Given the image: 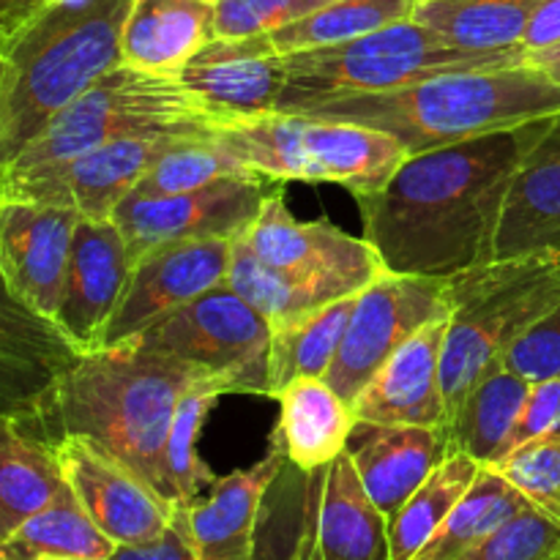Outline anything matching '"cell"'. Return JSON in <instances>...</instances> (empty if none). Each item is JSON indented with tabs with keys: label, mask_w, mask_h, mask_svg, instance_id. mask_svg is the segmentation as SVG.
<instances>
[{
	"label": "cell",
	"mask_w": 560,
	"mask_h": 560,
	"mask_svg": "<svg viewBox=\"0 0 560 560\" xmlns=\"http://www.w3.org/2000/svg\"><path fill=\"white\" fill-rule=\"evenodd\" d=\"M547 120L408 153L381 189L355 197L383 271L452 279L495 260L509 184Z\"/></svg>",
	"instance_id": "1"
},
{
	"label": "cell",
	"mask_w": 560,
	"mask_h": 560,
	"mask_svg": "<svg viewBox=\"0 0 560 560\" xmlns=\"http://www.w3.org/2000/svg\"><path fill=\"white\" fill-rule=\"evenodd\" d=\"M202 377L213 375L129 339L82 353L42 410L22 421L52 446L85 438L170 501L164 443L180 397Z\"/></svg>",
	"instance_id": "2"
},
{
	"label": "cell",
	"mask_w": 560,
	"mask_h": 560,
	"mask_svg": "<svg viewBox=\"0 0 560 560\" xmlns=\"http://www.w3.org/2000/svg\"><path fill=\"white\" fill-rule=\"evenodd\" d=\"M301 115L370 126L397 137L408 153H421L560 115V85L530 63L481 66L337 98Z\"/></svg>",
	"instance_id": "3"
},
{
	"label": "cell",
	"mask_w": 560,
	"mask_h": 560,
	"mask_svg": "<svg viewBox=\"0 0 560 560\" xmlns=\"http://www.w3.org/2000/svg\"><path fill=\"white\" fill-rule=\"evenodd\" d=\"M131 0H49L9 36L0 170L77 96L120 66Z\"/></svg>",
	"instance_id": "4"
},
{
	"label": "cell",
	"mask_w": 560,
	"mask_h": 560,
	"mask_svg": "<svg viewBox=\"0 0 560 560\" xmlns=\"http://www.w3.org/2000/svg\"><path fill=\"white\" fill-rule=\"evenodd\" d=\"M448 315L441 355L446 430L470 388L498 370L506 350L560 304V255L490 260L446 282Z\"/></svg>",
	"instance_id": "5"
},
{
	"label": "cell",
	"mask_w": 560,
	"mask_h": 560,
	"mask_svg": "<svg viewBox=\"0 0 560 560\" xmlns=\"http://www.w3.org/2000/svg\"><path fill=\"white\" fill-rule=\"evenodd\" d=\"M255 560H392L388 520L348 452L317 470L284 463L262 503Z\"/></svg>",
	"instance_id": "6"
},
{
	"label": "cell",
	"mask_w": 560,
	"mask_h": 560,
	"mask_svg": "<svg viewBox=\"0 0 560 560\" xmlns=\"http://www.w3.org/2000/svg\"><path fill=\"white\" fill-rule=\"evenodd\" d=\"M222 131L178 82L120 63L60 109L0 175L55 167L93 148L135 137H202Z\"/></svg>",
	"instance_id": "7"
},
{
	"label": "cell",
	"mask_w": 560,
	"mask_h": 560,
	"mask_svg": "<svg viewBox=\"0 0 560 560\" xmlns=\"http://www.w3.org/2000/svg\"><path fill=\"white\" fill-rule=\"evenodd\" d=\"M501 63H523V58L520 52L454 47L410 16L353 42L284 55L288 85L279 98V113H304L337 98L394 91L443 71Z\"/></svg>",
	"instance_id": "8"
},
{
	"label": "cell",
	"mask_w": 560,
	"mask_h": 560,
	"mask_svg": "<svg viewBox=\"0 0 560 560\" xmlns=\"http://www.w3.org/2000/svg\"><path fill=\"white\" fill-rule=\"evenodd\" d=\"M230 153L277 180L339 184L353 197L381 189L408 159L397 137L370 126L273 113L217 131Z\"/></svg>",
	"instance_id": "9"
},
{
	"label": "cell",
	"mask_w": 560,
	"mask_h": 560,
	"mask_svg": "<svg viewBox=\"0 0 560 560\" xmlns=\"http://www.w3.org/2000/svg\"><path fill=\"white\" fill-rule=\"evenodd\" d=\"M271 320L222 284L180 306L135 342L222 377L230 394L271 397Z\"/></svg>",
	"instance_id": "10"
},
{
	"label": "cell",
	"mask_w": 560,
	"mask_h": 560,
	"mask_svg": "<svg viewBox=\"0 0 560 560\" xmlns=\"http://www.w3.org/2000/svg\"><path fill=\"white\" fill-rule=\"evenodd\" d=\"M448 279L377 273L355 299L326 381L334 392L353 405L361 388L392 359L405 339L413 337L424 323L448 315Z\"/></svg>",
	"instance_id": "11"
},
{
	"label": "cell",
	"mask_w": 560,
	"mask_h": 560,
	"mask_svg": "<svg viewBox=\"0 0 560 560\" xmlns=\"http://www.w3.org/2000/svg\"><path fill=\"white\" fill-rule=\"evenodd\" d=\"M282 180L268 175H233L173 197L129 195L113 213L131 262L153 246L186 238H238L249 230Z\"/></svg>",
	"instance_id": "12"
},
{
	"label": "cell",
	"mask_w": 560,
	"mask_h": 560,
	"mask_svg": "<svg viewBox=\"0 0 560 560\" xmlns=\"http://www.w3.org/2000/svg\"><path fill=\"white\" fill-rule=\"evenodd\" d=\"M233 249L235 238H186L137 257L98 348L129 342L208 290L222 288Z\"/></svg>",
	"instance_id": "13"
},
{
	"label": "cell",
	"mask_w": 560,
	"mask_h": 560,
	"mask_svg": "<svg viewBox=\"0 0 560 560\" xmlns=\"http://www.w3.org/2000/svg\"><path fill=\"white\" fill-rule=\"evenodd\" d=\"M178 137H135L93 148L55 167L0 175V200L71 208L85 219H113L148 170Z\"/></svg>",
	"instance_id": "14"
},
{
	"label": "cell",
	"mask_w": 560,
	"mask_h": 560,
	"mask_svg": "<svg viewBox=\"0 0 560 560\" xmlns=\"http://www.w3.org/2000/svg\"><path fill=\"white\" fill-rule=\"evenodd\" d=\"M184 91L222 129L279 113L288 85L284 55L273 49L268 33L244 38H213L180 69Z\"/></svg>",
	"instance_id": "15"
},
{
	"label": "cell",
	"mask_w": 560,
	"mask_h": 560,
	"mask_svg": "<svg viewBox=\"0 0 560 560\" xmlns=\"http://www.w3.org/2000/svg\"><path fill=\"white\" fill-rule=\"evenodd\" d=\"M55 452L71 495L115 547L142 545L167 528L175 503L113 454L85 438H60Z\"/></svg>",
	"instance_id": "16"
},
{
	"label": "cell",
	"mask_w": 560,
	"mask_h": 560,
	"mask_svg": "<svg viewBox=\"0 0 560 560\" xmlns=\"http://www.w3.org/2000/svg\"><path fill=\"white\" fill-rule=\"evenodd\" d=\"M80 213L31 200H0V273L25 304L55 320Z\"/></svg>",
	"instance_id": "17"
},
{
	"label": "cell",
	"mask_w": 560,
	"mask_h": 560,
	"mask_svg": "<svg viewBox=\"0 0 560 560\" xmlns=\"http://www.w3.org/2000/svg\"><path fill=\"white\" fill-rule=\"evenodd\" d=\"M80 355L58 323L25 304L0 273V413L36 416Z\"/></svg>",
	"instance_id": "18"
},
{
	"label": "cell",
	"mask_w": 560,
	"mask_h": 560,
	"mask_svg": "<svg viewBox=\"0 0 560 560\" xmlns=\"http://www.w3.org/2000/svg\"><path fill=\"white\" fill-rule=\"evenodd\" d=\"M129 271V246L118 224L113 219L80 217L55 315L58 328L80 353L98 350Z\"/></svg>",
	"instance_id": "19"
},
{
	"label": "cell",
	"mask_w": 560,
	"mask_h": 560,
	"mask_svg": "<svg viewBox=\"0 0 560 560\" xmlns=\"http://www.w3.org/2000/svg\"><path fill=\"white\" fill-rule=\"evenodd\" d=\"M238 241L262 262L284 271L323 273L359 284H370L377 273H383L381 257L364 235H348L328 219L299 222L284 206L282 191L268 197L262 211L249 230L238 235Z\"/></svg>",
	"instance_id": "20"
},
{
	"label": "cell",
	"mask_w": 560,
	"mask_h": 560,
	"mask_svg": "<svg viewBox=\"0 0 560 560\" xmlns=\"http://www.w3.org/2000/svg\"><path fill=\"white\" fill-rule=\"evenodd\" d=\"M452 315V312H448ZM448 315L424 323L375 372L353 399V413L370 424H413L446 430L441 355Z\"/></svg>",
	"instance_id": "21"
},
{
	"label": "cell",
	"mask_w": 560,
	"mask_h": 560,
	"mask_svg": "<svg viewBox=\"0 0 560 560\" xmlns=\"http://www.w3.org/2000/svg\"><path fill=\"white\" fill-rule=\"evenodd\" d=\"M345 452L370 501L383 517L392 520L452 454V446L446 430L438 427L355 421Z\"/></svg>",
	"instance_id": "22"
},
{
	"label": "cell",
	"mask_w": 560,
	"mask_h": 560,
	"mask_svg": "<svg viewBox=\"0 0 560 560\" xmlns=\"http://www.w3.org/2000/svg\"><path fill=\"white\" fill-rule=\"evenodd\" d=\"M560 255V115L520 162L495 235V260Z\"/></svg>",
	"instance_id": "23"
},
{
	"label": "cell",
	"mask_w": 560,
	"mask_h": 560,
	"mask_svg": "<svg viewBox=\"0 0 560 560\" xmlns=\"http://www.w3.org/2000/svg\"><path fill=\"white\" fill-rule=\"evenodd\" d=\"M284 454L271 441L260 463L213 481L206 498L189 503L200 560H255L257 525L268 490L284 468Z\"/></svg>",
	"instance_id": "24"
},
{
	"label": "cell",
	"mask_w": 560,
	"mask_h": 560,
	"mask_svg": "<svg viewBox=\"0 0 560 560\" xmlns=\"http://www.w3.org/2000/svg\"><path fill=\"white\" fill-rule=\"evenodd\" d=\"M217 38V0H131L120 63L159 77L180 69Z\"/></svg>",
	"instance_id": "25"
},
{
	"label": "cell",
	"mask_w": 560,
	"mask_h": 560,
	"mask_svg": "<svg viewBox=\"0 0 560 560\" xmlns=\"http://www.w3.org/2000/svg\"><path fill=\"white\" fill-rule=\"evenodd\" d=\"M279 421L273 443L299 470H317L342 457L355 427L353 405L326 377H299L277 394Z\"/></svg>",
	"instance_id": "26"
},
{
	"label": "cell",
	"mask_w": 560,
	"mask_h": 560,
	"mask_svg": "<svg viewBox=\"0 0 560 560\" xmlns=\"http://www.w3.org/2000/svg\"><path fill=\"white\" fill-rule=\"evenodd\" d=\"M66 487L52 443L22 419L0 413V545Z\"/></svg>",
	"instance_id": "27"
},
{
	"label": "cell",
	"mask_w": 560,
	"mask_h": 560,
	"mask_svg": "<svg viewBox=\"0 0 560 560\" xmlns=\"http://www.w3.org/2000/svg\"><path fill=\"white\" fill-rule=\"evenodd\" d=\"M224 284L244 295L260 315L271 320V326H279L290 317H299L304 312L326 306L366 288V284L350 282V279L273 268L252 255L238 238H235L233 262H230Z\"/></svg>",
	"instance_id": "28"
},
{
	"label": "cell",
	"mask_w": 560,
	"mask_h": 560,
	"mask_svg": "<svg viewBox=\"0 0 560 560\" xmlns=\"http://www.w3.org/2000/svg\"><path fill=\"white\" fill-rule=\"evenodd\" d=\"M528 394L530 383L506 366L487 372L448 421L452 452L468 454L479 465L498 463L506 454Z\"/></svg>",
	"instance_id": "29"
},
{
	"label": "cell",
	"mask_w": 560,
	"mask_h": 560,
	"mask_svg": "<svg viewBox=\"0 0 560 560\" xmlns=\"http://www.w3.org/2000/svg\"><path fill=\"white\" fill-rule=\"evenodd\" d=\"M545 0H419L413 20L470 52H520V38Z\"/></svg>",
	"instance_id": "30"
},
{
	"label": "cell",
	"mask_w": 560,
	"mask_h": 560,
	"mask_svg": "<svg viewBox=\"0 0 560 560\" xmlns=\"http://www.w3.org/2000/svg\"><path fill=\"white\" fill-rule=\"evenodd\" d=\"M359 293L345 295V299L273 326L271 364H268L273 399L288 383L299 381V377H326L337 359Z\"/></svg>",
	"instance_id": "31"
},
{
	"label": "cell",
	"mask_w": 560,
	"mask_h": 560,
	"mask_svg": "<svg viewBox=\"0 0 560 560\" xmlns=\"http://www.w3.org/2000/svg\"><path fill=\"white\" fill-rule=\"evenodd\" d=\"M530 503L492 468L481 465L479 476L465 492L463 501L452 509L432 539L421 547L413 560H459L465 552L501 528L514 514L525 512Z\"/></svg>",
	"instance_id": "32"
},
{
	"label": "cell",
	"mask_w": 560,
	"mask_h": 560,
	"mask_svg": "<svg viewBox=\"0 0 560 560\" xmlns=\"http://www.w3.org/2000/svg\"><path fill=\"white\" fill-rule=\"evenodd\" d=\"M479 470L481 465L463 452H452L432 470L430 479L388 520L392 560H413L419 556L421 547L432 539V534L441 528L452 509L463 501Z\"/></svg>",
	"instance_id": "33"
},
{
	"label": "cell",
	"mask_w": 560,
	"mask_h": 560,
	"mask_svg": "<svg viewBox=\"0 0 560 560\" xmlns=\"http://www.w3.org/2000/svg\"><path fill=\"white\" fill-rule=\"evenodd\" d=\"M224 394H230V388L222 377H202L180 397L164 443V479H167L170 503L197 501L217 481L213 470L197 452V441L208 413Z\"/></svg>",
	"instance_id": "34"
},
{
	"label": "cell",
	"mask_w": 560,
	"mask_h": 560,
	"mask_svg": "<svg viewBox=\"0 0 560 560\" xmlns=\"http://www.w3.org/2000/svg\"><path fill=\"white\" fill-rule=\"evenodd\" d=\"M419 0H334L315 14L268 33L279 55L304 52V49L334 47L370 36L394 22L410 20Z\"/></svg>",
	"instance_id": "35"
},
{
	"label": "cell",
	"mask_w": 560,
	"mask_h": 560,
	"mask_svg": "<svg viewBox=\"0 0 560 560\" xmlns=\"http://www.w3.org/2000/svg\"><path fill=\"white\" fill-rule=\"evenodd\" d=\"M115 545L82 512L77 498L66 487L47 509L27 517L9 539L0 545V560H31L42 552L109 560Z\"/></svg>",
	"instance_id": "36"
},
{
	"label": "cell",
	"mask_w": 560,
	"mask_h": 560,
	"mask_svg": "<svg viewBox=\"0 0 560 560\" xmlns=\"http://www.w3.org/2000/svg\"><path fill=\"white\" fill-rule=\"evenodd\" d=\"M233 175H262L241 162L235 153L222 145L217 135L178 137L162 156L153 162L145 178L131 195L137 197H173L202 189L213 180Z\"/></svg>",
	"instance_id": "37"
},
{
	"label": "cell",
	"mask_w": 560,
	"mask_h": 560,
	"mask_svg": "<svg viewBox=\"0 0 560 560\" xmlns=\"http://www.w3.org/2000/svg\"><path fill=\"white\" fill-rule=\"evenodd\" d=\"M525 501L560 523V438H539L487 465Z\"/></svg>",
	"instance_id": "38"
},
{
	"label": "cell",
	"mask_w": 560,
	"mask_h": 560,
	"mask_svg": "<svg viewBox=\"0 0 560 560\" xmlns=\"http://www.w3.org/2000/svg\"><path fill=\"white\" fill-rule=\"evenodd\" d=\"M459 560H560V523L528 506Z\"/></svg>",
	"instance_id": "39"
},
{
	"label": "cell",
	"mask_w": 560,
	"mask_h": 560,
	"mask_svg": "<svg viewBox=\"0 0 560 560\" xmlns=\"http://www.w3.org/2000/svg\"><path fill=\"white\" fill-rule=\"evenodd\" d=\"M328 3L334 0H217V36H262L293 25Z\"/></svg>",
	"instance_id": "40"
},
{
	"label": "cell",
	"mask_w": 560,
	"mask_h": 560,
	"mask_svg": "<svg viewBox=\"0 0 560 560\" xmlns=\"http://www.w3.org/2000/svg\"><path fill=\"white\" fill-rule=\"evenodd\" d=\"M501 366L528 381L530 386L560 377V304L523 331V337L506 350Z\"/></svg>",
	"instance_id": "41"
},
{
	"label": "cell",
	"mask_w": 560,
	"mask_h": 560,
	"mask_svg": "<svg viewBox=\"0 0 560 560\" xmlns=\"http://www.w3.org/2000/svg\"><path fill=\"white\" fill-rule=\"evenodd\" d=\"M109 560H200L189 523V503H175L167 528L156 539L142 545H118Z\"/></svg>",
	"instance_id": "42"
},
{
	"label": "cell",
	"mask_w": 560,
	"mask_h": 560,
	"mask_svg": "<svg viewBox=\"0 0 560 560\" xmlns=\"http://www.w3.org/2000/svg\"><path fill=\"white\" fill-rule=\"evenodd\" d=\"M539 438H560V377H550L530 386L525 408L509 441V452Z\"/></svg>",
	"instance_id": "43"
},
{
	"label": "cell",
	"mask_w": 560,
	"mask_h": 560,
	"mask_svg": "<svg viewBox=\"0 0 560 560\" xmlns=\"http://www.w3.org/2000/svg\"><path fill=\"white\" fill-rule=\"evenodd\" d=\"M560 47V0H545L534 20L525 27L523 38H520V58L523 63L541 58V55L552 52Z\"/></svg>",
	"instance_id": "44"
},
{
	"label": "cell",
	"mask_w": 560,
	"mask_h": 560,
	"mask_svg": "<svg viewBox=\"0 0 560 560\" xmlns=\"http://www.w3.org/2000/svg\"><path fill=\"white\" fill-rule=\"evenodd\" d=\"M36 5L25 3V0H0V27L14 33L22 22L31 20L36 14Z\"/></svg>",
	"instance_id": "45"
},
{
	"label": "cell",
	"mask_w": 560,
	"mask_h": 560,
	"mask_svg": "<svg viewBox=\"0 0 560 560\" xmlns=\"http://www.w3.org/2000/svg\"><path fill=\"white\" fill-rule=\"evenodd\" d=\"M528 63H530V66H536V69L545 71L547 77H552V80H556L558 85H560V47H558V49H552V52L541 55V58L528 60Z\"/></svg>",
	"instance_id": "46"
},
{
	"label": "cell",
	"mask_w": 560,
	"mask_h": 560,
	"mask_svg": "<svg viewBox=\"0 0 560 560\" xmlns=\"http://www.w3.org/2000/svg\"><path fill=\"white\" fill-rule=\"evenodd\" d=\"M9 31L0 27V88H3V77H5V63H9Z\"/></svg>",
	"instance_id": "47"
},
{
	"label": "cell",
	"mask_w": 560,
	"mask_h": 560,
	"mask_svg": "<svg viewBox=\"0 0 560 560\" xmlns=\"http://www.w3.org/2000/svg\"><path fill=\"white\" fill-rule=\"evenodd\" d=\"M31 560H96V558H80V556H55V552H42V556Z\"/></svg>",
	"instance_id": "48"
},
{
	"label": "cell",
	"mask_w": 560,
	"mask_h": 560,
	"mask_svg": "<svg viewBox=\"0 0 560 560\" xmlns=\"http://www.w3.org/2000/svg\"><path fill=\"white\" fill-rule=\"evenodd\" d=\"M25 3H33V5H36V9H42V5L49 3V0H25Z\"/></svg>",
	"instance_id": "49"
}]
</instances>
